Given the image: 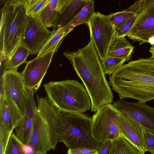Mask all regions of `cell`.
<instances>
[{
    "label": "cell",
    "mask_w": 154,
    "mask_h": 154,
    "mask_svg": "<svg viewBox=\"0 0 154 154\" xmlns=\"http://www.w3.org/2000/svg\"><path fill=\"white\" fill-rule=\"evenodd\" d=\"M63 55L82 81L90 97L92 112H95L102 106L113 102V94L91 40L83 48L73 52L66 51Z\"/></svg>",
    "instance_id": "cell-1"
},
{
    "label": "cell",
    "mask_w": 154,
    "mask_h": 154,
    "mask_svg": "<svg viewBox=\"0 0 154 154\" xmlns=\"http://www.w3.org/2000/svg\"><path fill=\"white\" fill-rule=\"evenodd\" d=\"M120 100L131 98L146 103L154 100V57L141 58L123 64L109 77Z\"/></svg>",
    "instance_id": "cell-2"
},
{
    "label": "cell",
    "mask_w": 154,
    "mask_h": 154,
    "mask_svg": "<svg viewBox=\"0 0 154 154\" xmlns=\"http://www.w3.org/2000/svg\"><path fill=\"white\" fill-rule=\"evenodd\" d=\"M26 0H0V60L11 57L20 44L26 23Z\"/></svg>",
    "instance_id": "cell-3"
},
{
    "label": "cell",
    "mask_w": 154,
    "mask_h": 154,
    "mask_svg": "<svg viewBox=\"0 0 154 154\" xmlns=\"http://www.w3.org/2000/svg\"><path fill=\"white\" fill-rule=\"evenodd\" d=\"M37 101L38 111L34 116L32 135L28 144L33 148L35 152L46 153L54 149L58 143L56 127L62 112L47 97L37 95Z\"/></svg>",
    "instance_id": "cell-4"
},
{
    "label": "cell",
    "mask_w": 154,
    "mask_h": 154,
    "mask_svg": "<svg viewBox=\"0 0 154 154\" xmlns=\"http://www.w3.org/2000/svg\"><path fill=\"white\" fill-rule=\"evenodd\" d=\"M58 142L69 149L86 148L98 149L100 143L94 138L91 118L83 113L61 112L56 127Z\"/></svg>",
    "instance_id": "cell-5"
},
{
    "label": "cell",
    "mask_w": 154,
    "mask_h": 154,
    "mask_svg": "<svg viewBox=\"0 0 154 154\" xmlns=\"http://www.w3.org/2000/svg\"><path fill=\"white\" fill-rule=\"evenodd\" d=\"M44 87L49 100L62 112L83 113L91 108L87 91L84 85L77 80L51 81Z\"/></svg>",
    "instance_id": "cell-6"
},
{
    "label": "cell",
    "mask_w": 154,
    "mask_h": 154,
    "mask_svg": "<svg viewBox=\"0 0 154 154\" xmlns=\"http://www.w3.org/2000/svg\"><path fill=\"white\" fill-rule=\"evenodd\" d=\"M127 9L136 18L126 36L139 45L147 42L154 46V0L136 1Z\"/></svg>",
    "instance_id": "cell-7"
},
{
    "label": "cell",
    "mask_w": 154,
    "mask_h": 154,
    "mask_svg": "<svg viewBox=\"0 0 154 154\" xmlns=\"http://www.w3.org/2000/svg\"><path fill=\"white\" fill-rule=\"evenodd\" d=\"M119 113L113 105L109 103L98 109L91 117L92 135L98 142L124 138L118 121Z\"/></svg>",
    "instance_id": "cell-8"
},
{
    "label": "cell",
    "mask_w": 154,
    "mask_h": 154,
    "mask_svg": "<svg viewBox=\"0 0 154 154\" xmlns=\"http://www.w3.org/2000/svg\"><path fill=\"white\" fill-rule=\"evenodd\" d=\"M87 25L91 40L102 61L108 55L109 48L116 39L115 27L108 15L99 12L94 13Z\"/></svg>",
    "instance_id": "cell-9"
},
{
    "label": "cell",
    "mask_w": 154,
    "mask_h": 154,
    "mask_svg": "<svg viewBox=\"0 0 154 154\" xmlns=\"http://www.w3.org/2000/svg\"><path fill=\"white\" fill-rule=\"evenodd\" d=\"M1 82V93L13 102L24 116L28 94L21 73L17 69H5L2 76Z\"/></svg>",
    "instance_id": "cell-10"
},
{
    "label": "cell",
    "mask_w": 154,
    "mask_h": 154,
    "mask_svg": "<svg viewBox=\"0 0 154 154\" xmlns=\"http://www.w3.org/2000/svg\"><path fill=\"white\" fill-rule=\"evenodd\" d=\"M27 23L20 44L27 48L30 54L38 53L54 31H50L40 20L38 14L27 16Z\"/></svg>",
    "instance_id": "cell-11"
},
{
    "label": "cell",
    "mask_w": 154,
    "mask_h": 154,
    "mask_svg": "<svg viewBox=\"0 0 154 154\" xmlns=\"http://www.w3.org/2000/svg\"><path fill=\"white\" fill-rule=\"evenodd\" d=\"M23 116L2 93L0 97V147L5 150L13 131Z\"/></svg>",
    "instance_id": "cell-12"
},
{
    "label": "cell",
    "mask_w": 154,
    "mask_h": 154,
    "mask_svg": "<svg viewBox=\"0 0 154 154\" xmlns=\"http://www.w3.org/2000/svg\"><path fill=\"white\" fill-rule=\"evenodd\" d=\"M119 112L130 118L143 128L154 133V108L146 103L119 100L113 103Z\"/></svg>",
    "instance_id": "cell-13"
},
{
    "label": "cell",
    "mask_w": 154,
    "mask_h": 154,
    "mask_svg": "<svg viewBox=\"0 0 154 154\" xmlns=\"http://www.w3.org/2000/svg\"><path fill=\"white\" fill-rule=\"evenodd\" d=\"M56 51H50L27 61L24 69L21 72L26 89L32 90L35 92L38 89Z\"/></svg>",
    "instance_id": "cell-14"
},
{
    "label": "cell",
    "mask_w": 154,
    "mask_h": 154,
    "mask_svg": "<svg viewBox=\"0 0 154 154\" xmlns=\"http://www.w3.org/2000/svg\"><path fill=\"white\" fill-rule=\"evenodd\" d=\"M118 119L124 138L144 153L146 152L143 135L144 128L133 120L119 112Z\"/></svg>",
    "instance_id": "cell-15"
},
{
    "label": "cell",
    "mask_w": 154,
    "mask_h": 154,
    "mask_svg": "<svg viewBox=\"0 0 154 154\" xmlns=\"http://www.w3.org/2000/svg\"><path fill=\"white\" fill-rule=\"evenodd\" d=\"M134 48L125 37L116 38L109 48L108 55L125 59L128 61L131 59Z\"/></svg>",
    "instance_id": "cell-16"
},
{
    "label": "cell",
    "mask_w": 154,
    "mask_h": 154,
    "mask_svg": "<svg viewBox=\"0 0 154 154\" xmlns=\"http://www.w3.org/2000/svg\"><path fill=\"white\" fill-rule=\"evenodd\" d=\"M89 0H72L69 6L60 15L54 29L63 27L68 23L79 12Z\"/></svg>",
    "instance_id": "cell-17"
},
{
    "label": "cell",
    "mask_w": 154,
    "mask_h": 154,
    "mask_svg": "<svg viewBox=\"0 0 154 154\" xmlns=\"http://www.w3.org/2000/svg\"><path fill=\"white\" fill-rule=\"evenodd\" d=\"M73 29L71 27L65 28L64 27H61L54 29L53 33L38 52L36 57H40L51 51H56L60 42Z\"/></svg>",
    "instance_id": "cell-18"
},
{
    "label": "cell",
    "mask_w": 154,
    "mask_h": 154,
    "mask_svg": "<svg viewBox=\"0 0 154 154\" xmlns=\"http://www.w3.org/2000/svg\"><path fill=\"white\" fill-rule=\"evenodd\" d=\"M58 0H49L48 4L38 14L44 25L47 28L54 27L60 14L56 10Z\"/></svg>",
    "instance_id": "cell-19"
},
{
    "label": "cell",
    "mask_w": 154,
    "mask_h": 154,
    "mask_svg": "<svg viewBox=\"0 0 154 154\" xmlns=\"http://www.w3.org/2000/svg\"><path fill=\"white\" fill-rule=\"evenodd\" d=\"M136 145L126 139L121 138L112 141L109 154H144Z\"/></svg>",
    "instance_id": "cell-20"
},
{
    "label": "cell",
    "mask_w": 154,
    "mask_h": 154,
    "mask_svg": "<svg viewBox=\"0 0 154 154\" xmlns=\"http://www.w3.org/2000/svg\"><path fill=\"white\" fill-rule=\"evenodd\" d=\"M94 1H89L83 6L76 15L63 27L65 28H74L75 26L83 24H88L94 11Z\"/></svg>",
    "instance_id": "cell-21"
},
{
    "label": "cell",
    "mask_w": 154,
    "mask_h": 154,
    "mask_svg": "<svg viewBox=\"0 0 154 154\" xmlns=\"http://www.w3.org/2000/svg\"><path fill=\"white\" fill-rule=\"evenodd\" d=\"M30 52L24 46L20 45L12 55L5 61L4 66L5 70L17 69L23 63H26V59Z\"/></svg>",
    "instance_id": "cell-22"
},
{
    "label": "cell",
    "mask_w": 154,
    "mask_h": 154,
    "mask_svg": "<svg viewBox=\"0 0 154 154\" xmlns=\"http://www.w3.org/2000/svg\"><path fill=\"white\" fill-rule=\"evenodd\" d=\"M33 123V119L24 116L14 128L16 136L24 144H28L30 141Z\"/></svg>",
    "instance_id": "cell-23"
},
{
    "label": "cell",
    "mask_w": 154,
    "mask_h": 154,
    "mask_svg": "<svg viewBox=\"0 0 154 154\" xmlns=\"http://www.w3.org/2000/svg\"><path fill=\"white\" fill-rule=\"evenodd\" d=\"M127 61L125 59L108 55L101 61L103 70L105 75H113Z\"/></svg>",
    "instance_id": "cell-24"
},
{
    "label": "cell",
    "mask_w": 154,
    "mask_h": 154,
    "mask_svg": "<svg viewBox=\"0 0 154 154\" xmlns=\"http://www.w3.org/2000/svg\"><path fill=\"white\" fill-rule=\"evenodd\" d=\"M23 144L12 133L7 145L4 154H25L23 150Z\"/></svg>",
    "instance_id": "cell-25"
},
{
    "label": "cell",
    "mask_w": 154,
    "mask_h": 154,
    "mask_svg": "<svg viewBox=\"0 0 154 154\" xmlns=\"http://www.w3.org/2000/svg\"><path fill=\"white\" fill-rule=\"evenodd\" d=\"M49 0H26V16L37 14L48 4Z\"/></svg>",
    "instance_id": "cell-26"
},
{
    "label": "cell",
    "mask_w": 154,
    "mask_h": 154,
    "mask_svg": "<svg viewBox=\"0 0 154 154\" xmlns=\"http://www.w3.org/2000/svg\"><path fill=\"white\" fill-rule=\"evenodd\" d=\"M136 15L134 13L127 9L121 11L112 13L108 16L110 23L115 27L120 23Z\"/></svg>",
    "instance_id": "cell-27"
},
{
    "label": "cell",
    "mask_w": 154,
    "mask_h": 154,
    "mask_svg": "<svg viewBox=\"0 0 154 154\" xmlns=\"http://www.w3.org/2000/svg\"><path fill=\"white\" fill-rule=\"evenodd\" d=\"M27 90L28 100L26 106V112L24 116L33 119L35 113L38 111V106L36 105L34 97L35 92L32 89Z\"/></svg>",
    "instance_id": "cell-28"
},
{
    "label": "cell",
    "mask_w": 154,
    "mask_h": 154,
    "mask_svg": "<svg viewBox=\"0 0 154 154\" xmlns=\"http://www.w3.org/2000/svg\"><path fill=\"white\" fill-rule=\"evenodd\" d=\"M136 18V15L122 22L115 27L116 38L126 36L128 33L133 25Z\"/></svg>",
    "instance_id": "cell-29"
},
{
    "label": "cell",
    "mask_w": 154,
    "mask_h": 154,
    "mask_svg": "<svg viewBox=\"0 0 154 154\" xmlns=\"http://www.w3.org/2000/svg\"><path fill=\"white\" fill-rule=\"evenodd\" d=\"M143 135L146 152L154 154V133L143 129Z\"/></svg>",
    "instance_id": "cell-30"
},
{
    "label": "cell",
    "mask_w": 154,
    "mask_h": 154,
    "mask_svg": "<svg viewBox=\"0 0 154 154\" xmlns=\"http://www.w3.org/2000/svg\"><path fill=\"white\" fill-rule=\"evenodd\" d=\"M98 149L86 148L69 149L67 154H97Z\"/></svg>",
    "instance_id": "cell-31"
},
{
    "label": "cell",
    "mask_w": 154,
    "mask_h": 154,
    "mask_svg": "<svg viewBox=\"0 0 154 154\" xmlns=\"http://www.w3.org/2000/svg\"><path fill=\"white\" fill-rule=\"evenodd\" d=\"M72 0H58L56 10L60 15L62 14L70 5Z\"/></svg>",
    "instance_id": "cell-32"
},
{
    "label": "cell",
    "mask_w": 154,
    "mask_h": 154,
    "mask_svg": "<svg viewBox=\"0 0 154 154\" xmlns=\"http://www.w3.org/2000/svg\"><path fill=\"white\" fill-rule=\"evenodd\" d=\"M111 142L112 141H107L100 143L97 154H109Z\"/></svg>",
    "instance_id": "cell-33"
},
{
    "label": "cell",
    "mask_w": 154,
    "mask_h": 154,
    "mask_svg": "<svg viewBox=\"0 0 154 154\" xmlns=\"http://www.w3.org/2000/svg\"><path fill=\"white\" fill-rule=\"evenodd\" d=\"M23 149L25 154H34L35 153L33 148L29 144H23Z\"/></svg>",
    "instance_id": "cell-34"
},
{
    "label": "cell",
    "mask_w": 154,
    "mask_h": 154,
    "mask_svg": "<svg viewBox=\"0 0 154 154\" xmlns=\"http://www.w3.org/2000/svg\"><path fill=\"white\" fill-rule=\"evenodd\" d=\"M149 52L151 54V57H154V46H152L150 48Z\"/></svg>",
    "instance_id": "cell-35"
}]
</instances>
